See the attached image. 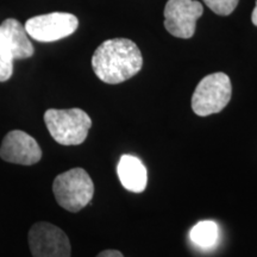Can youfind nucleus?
<instances>
[{
  "label": "nucleus",
  "mask_w": 257,
  "mask_h": 257,
  "mask_svg": "<svg viewBox=\"0 0 257 257\" xmlns=\"http://www.w3.org/2000/svg\"><path fill=\"white\" fill-rule=\"evenodd\" d=\"M0 30L11 50L14 60L29 59L34 55V46L29 40V35L17 19H5L0 25Z\"/></svg>",
  "instance_id": "nucleus-10"
},
{
  "label": "nucleus",
  "mask_w": 257,
  "mask_h": 257,
  "mask_svg": "<svg viewBox=\"0 0 257 257\" xmlns=\"http://www.w3.org/2000/svg\"><path fill=\"white\" fill-rule=\"evenodd\" d=\"M143 57L140 48L127 38H112L96 48L92 68L102 82L117 85L140 73Z\"/></svg>",
  "instance_id": "nucleus-1"
},
{
  "label": "nucleus",
  "mask_w": 257,
  "mask_h": 257,
  "mask_svg": "<svg viewBox=\"0 0 257 257\" xmlns=\"http://www.w3.org/2000/svg\"><path fill=\"white\" fill-rule=\"evenodd\" d=\"M96 257H124V255L120 251H118V250L108 249L101 251Z\"/></svg>",
  "instance_id": "nucleus-14"
},
{
  "label": "nucleus",
  "mask_w": 257,
  "mask_h": 257,
  "mask_svg": "<svg viewBox=\"0 0 257 257\" xmlns=\"http://www.w3.org/2000/svg\"><path fill=\"white\" fill-rule=\"evenodd\" d=\"M191 238L195 245L210 249L216 245L219 238V227L213 220H202L193 226Z\"/></svg>",
  "instance_id": "nucleus-11"
},
{
  "label": "nucleus",
  "mask_w": 257,
  "mask_h": 257,
  "mask_svg": "<svg viewBox=\"0 0 257 257\" xmlns=\"http://www.w3.org/2000/svg\"><path fill=\"white\" fill-rule=\"evenodd\" d=\"M232 86L225 73H213L198 83L192 95V110L199 117L223 111L231 100Z\"/></svg>",
  "instance_id": "nucleus-4"
},
{
  "label": "nucleus",
  "mask_w": 257,
  "mask_h": 257,
  "mask_svg": "<svg viewBox=\"0 0 257 257\" xmlns=\"http://www.w3.org/2000/svg\"><path fill=\"white\" fill-rule=\"evenodd\" d=\"M117 174L120 184L127 191L133 193H142L146 191L148 184V173L138 157L133 155H123L117 166Z\"/></svg>",
  "instance_id": "nucleus-9"
},
{
  "label": "nucleus",
  "mask_w": 257,
  "mask_h": 257,
  "mask_svg": "<svg viewBox=\"0 0 257 257\" xmlns=\"http://www.w3.org/2000/svg\"><path fill=\"white\" fill-rule=\"evenodd\" d=\"M0 157L10 163L32 166L41 161L42 150L34 137L22 130H14L3 140Z\"/></svg>",
  "instance_id": "nucleus-8"
},
{
  "label": "nucleus",
  "mask_w": 257,
  "mask_h": 257,
  "mask_svg": "<svg viewBox=\"0 0 257 257\" xmlns=\"http://www.w3.org/2000/svg\"><path fill=\"white\" fill-rule=\"evenodd\" d=\"M79 21L75 16L67 12H53L28 19L25 31L38 42H55L68 37L76 31Z\"/></svg>",
  "instance_id": "nucleus-6"
},
{
  "label": "nucleus",
  "mask_w": 257,
  "mask_h": 257,
  "mask_svg": "<svg viewBox=\"0 0 257 257\" xmlns=\"http://www.w3.org/2000/svg\"><path fill=\"white\" fill-rule=\"evenodd\" d=\"M28 239L34 257H70L69 238L56 225L47 221L34 224Z\"/></svg>",
  "instance_id": "nucleus-5"
},
{
  "label": "nucleus",
  "mask_w": 257,
  "mask_h": 257,
  "mask_svg": "<svg viewBox=\"0 0 257 257\" xmlns=\"http://www.w3.org/2000/svg\"><path fill=\"white\" fill-rule=\"evenodd\" d=\"M14 73V56L0 30V82L8 81Z\"/></svg>",
  "instance_id": "nucleus-12"
},
{
  "label": "nucleus",
  "mask_w": 257,
  "mask_h": 257,
  "mask_svg": "<svg viewBox=\"0 0 257 257\" xmlns=\"http://www.w3.org/2000/svg\"><path fill=\"white\" fill-rule=\"evenodd\" d=\"M204 14V9L197 0H168L165 11L167 31L178 38L193 37L197 21Z\"/></svg>",
  "instance_id": "nucleus-7"
},
{
  "label": "nucleus",
  "mask_w": 257,
  "mask_h": 257,
  "mask_svg": "<svg viewBox=\"0 0 257 257\" xmlns=\"http://www.w3.org/2000/svg\"><path fill=\"white\" fill-rule=\"evenodd\" d=\"M53 192L61 207L69 212H79L91 202L94 185L85 169L73 168L56 176Z\"/></svg>",
  "instance_id": "nucleus-3"
},
{
  "label": "nucleus",
  "mask_w": 257,
  "mask_h": 257,
  "mask_svg": "<svg viewBox=\"0 0 257 257\" xmlns=\"http://www.w3.org/2000/svg\"><path fill=\"white\" fill-rule=\"evenodd\" d=\"M44 121L50 136L61 146L83 143L92 126L91 117L81 108H50L44 113Z\"/></svg>",
  "instance_id": "nucleus-2"
},
{
  "label": "nucleus",
  "mask_w": 257,
  "mask_h": 257,
  "mask_svg": "<svg viewBox=\"0 0 257 257\" xmlns=\"http://www.w3.org/2000/svg\"><path fill=\"white\" fill-rule=\"evenodd\" d=\"M207 8L219 16H229L234 11L239 0H202Z\"/></svg>",
  "instance_id": "nucleus-13"
},
{
  "label": "nucleus",
  "mask_w": 257,
  "mask_h": 257,
  "mask_svg": "<svg viewBox=\"0 0 257 257\" xmlns=\"http://www.w3.org/2000/svg\"><path fill=\"white\" fill-rule=\"evenodd\" d=\"M251 21H252V24L257 27V0H256V6L255 9H253L252 15H251Z\"/></svg>",
  "instance_id": "nucleus-15"
}]
</instances>
